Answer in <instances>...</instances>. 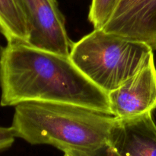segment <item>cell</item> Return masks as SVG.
Returning <instances> with one entry per match:
<instances>
[{
    "mask_svg": "<svg viewBox=\"0 0 156 156\" xmlns=\"http://www.w3.org/2000/svg\"><path fill=\"white\" fill-rule=\"evenodd\" d=\"M64 156H71V155H69V154H66V153H64Z\"/></svg>",
    "mask_w": 156,
    "mask_h": 156,
    "instance_id": "cell-12",
    "label": "cell"
},
{
    "mask_svg": "<svg viewBox=\"0 0 156 156\" xmlns=\"http://www.w3.org/2000/svg\"><path fill=\"white\" fill-rule=\"evenodd\" d=\"M153 54L146 44L94 29L73 43L69 58L88 79L108 94L143 68Z\"/></svg>",
    "mask_w": 156,
    "mask_h": 156,
    "instance_id": "cell-3",
    "label": "cell"
},
{
    "mask_svg": "<svg viewBox=\"0 0 156 156\" xmlns=\"http://www.w3.org/2000/svg\"><path fill=\"white\" fill-rule=\"evenodd\" d=\"M30 29L29 45L69 56L73 43L56 0H18Z\"/></svg>",
    "mask_w": 156,
    "mask_h": 156,
    "instance_id": "cell-4",
    "label": "cell"
},
{
    "mask_svg": "<svg viewBox=\"0 0 156 156\" xmlns=\"http://www.w3.org/2000/svg\"><path fill=\"white\" fill-rule=\"evenodd\" d=\"M111 114L128 119L156 110V67L152 55L146 65L124 84L108 93Z\"/></svg>",
    "mask_w": 156,
    "mask_h": 156,
    "instance_id": "cell-5",
    "label": "cell"
},
{
    "mask_svg": "<svg viewBox=\"0 0 156 156\" xmlns=\"http://www.w3.org/2000/svg\"><path fill=\"white\" fill-rule=\"evenodd\" d=\"M102 29L156 50V0H120Z\"/></svg>",
    "mask_w": 156,
    "mask_h": 156,
    "instance_id": "cell-6",
    "label": "cell"
},
{
    "mask_svg": "<svg viewBox=\"0 0 156 156\" xmlns=\"http://www.w3.org/2000/svg\"><path fill=\"white\" fill-rule=\"evenodd\" d=\"M0 49H1V48H0Z\"/></svg>",
    "mask_w": 156,
    "mask_h": 156,
    "instance_id": "cell-13",
    "label": "cell"
},
{
    "mask_svg": "<svg viewBox=\"0 0 156 156\" xmlns=\"http://www.w3.org/2000/svg\"><path fill=\"white\" fill-rule=\"evenodd\" d=\"M15 138L12 127L0 126V152L10 148Z\"/></svg>",
    "mask_w": 156,
    "mask_h": 156,
    "instance_id": "cell-11",
    "label": "cell"
},
{
    "mask_svg": "<svg viewBox=\"0 0 156 156\" xmlns=\"http://www.w3.org/2000/svg\"><path fill=\"white\" fill-rule=\"evenodd\" d=\"M66 153L71 156H120L117 151L109 145V143L92 151H87V152L69 151Z\"/></svg>",
    "mask_w": 156,
    "mask_h": 156,
    "instance_id": "cell-10",
    "label": "cell"
},
{
    "mask_svg": "<svg viewBox=\"0 0 156 156\" xmlns=\"http://www.w3.org/2000/svg\"><path fill=\"white\" fill-rule=\"evenodd\" d=\"M109 145L120 156H156V124L152 113L116 118Z\"/></svg>",
    "mask_w": 156,
    "mask_h": 156,
    "instance_id": "cell-7",
    "label": "cell"
},
{
    "mask_svg": "<svg viewBox=\"0 0 156 156\" xmlns=\"http://www.w3.org/2000/svg\"><path fill=\"white\" fill-rule=\"evenodd\" d=\"M0 32L7 43L29 44L30 29L18 0H0Z\"/></svg>",
    "mask_w": 156,
    "mask_h": 156,
    "instance_id": "cell-8",
    "label": "cell"
},
{
    "mask_svg": "<svg viewBox=\"0 0 156 156\" xmlns=\"http://www.w3.org/2000/svg\"><path fill=\"white\" fill-rule=\"evenodd\" d=\"M0 88L2 106L63 102L112 115L108 93L88 79L69 56L27 44L7 43L1 47Z\"/></svg>",
    "mask_w": 156,
    "mask_h": 156,
    "instance_id": "cell-1",
    "label": "cell"
},
{
    "mask_svg": "<svg viewBox=\"0 0 156 156\" xmlns=\"http://www.w3.org/2000/svg\"><path fill=\"white\" fill-rule=\"evenodd\" d=\"M120 0H92L88 20L94 29H102L115 10Z\"/></svg>",
    "mask_w": 156,
    "mask_h": 156,
    "instance_id": "cell-9",
    "label": "cell"
},
{
    "mask_svg": "<svg viewBox=\"0 0 156 156\" xmlns=\"http://www.w3.org/2000/svg\"><path fill=\"white\" fill-rule=\"evenodd\" d=\"M115 122L112 115L75 104L31 101L15 106L11 127L31 145L87 152L109 143Z\"/></svg>",
    "mask_w": 156,
    "mask_h": 156,
    "instance_id": "cell-2",
    "label": "cell"
}]
</instances>
